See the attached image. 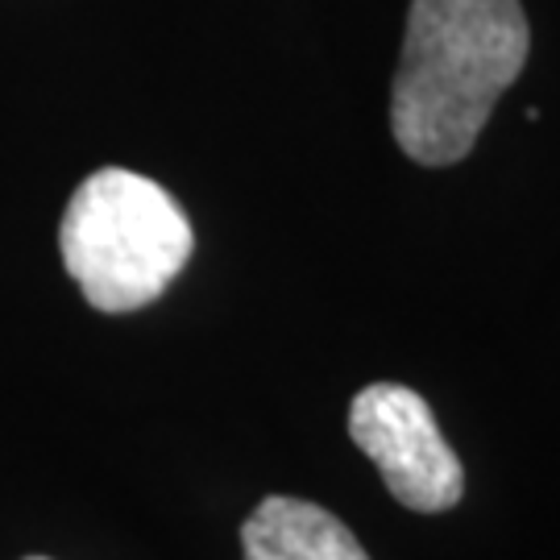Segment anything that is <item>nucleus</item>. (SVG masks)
<instances>
[{"label":"nucleus","instance_id":"f257e3e1","mask_svg":"<svg viewBox=\"0 0 560 560\" xmlns=\"http://www.w3.org/2000/svg\"><path fill=\"white\" fill-rule=\"evenodd\" d=\"M532 30L520 0H411L390 88V129L420 166H453L478 145L499 96L520 80Z\"/></svg>","mask_w":560,"mask_h":560},{"label":"nucleus","instance_id":"f03ea898","mask_svg":"<svg viewBox=\"0 0 560 560\" xmlns=\"http://www.w3.org/2000/svg\"><path fill=\"white\" fill-rule=\"evenodd\" d=\"M67 275L96 312L125 316L179 279L196 233L175 196L125 166H104L75 187L59 224Z\"/></svg>","mask_w":560,"mask_h":560},{"label":"nucleus","instance_id":"7ed1b4c3","mask_svg":"<svg viewBox=\"0 0 560 560\" xmlns=\"http://www.w3.org/2000/svg\"><path fill=\"white\" fill-rule=\"evenodd\" d=\"M349 436L378 465L382 481L407 511L441 515L465 494V469L423 395L399 382H374L353 395Z\"/></svg>","mask_w":560,"mask_h":560},{"label":"nucleus","instance_id":"20e7f679","mask_svg":"<svg viewBox=\"0 0 560 560\" xmlns=\"http://www.w3.org/2000/svg\"><path fill=\"white\" fill-rule=\"evenodd\" d=\"M245 560H370L358 536L316 502L270 494L241 523Z\"/></svg>","mask_w":560,"mask_h":560},{"label":"nucleus","instance_id":"39448f33","mask_svg":"<svg viewBox=\"0 0 560 560\" xmlns=\"http://www.w3.org/2000/svg\"><path fill=\"white\" fill-rule=\"evenodd\" d=\"M25 560H50V557H25Z\"/></svg>","mask_w":560,"mask_h":560}]
</instances>
